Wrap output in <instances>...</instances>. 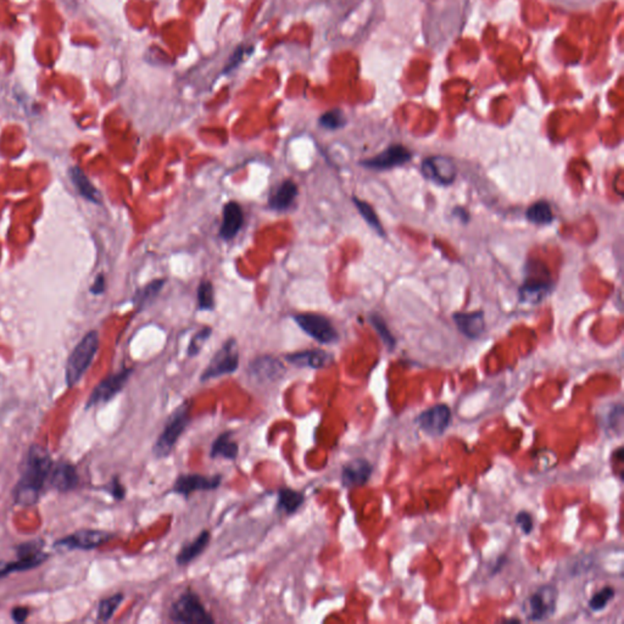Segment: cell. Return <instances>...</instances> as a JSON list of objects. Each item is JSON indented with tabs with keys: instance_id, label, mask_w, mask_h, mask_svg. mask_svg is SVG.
I'll return each mask as SVG.
<instances>
[{
	"instance_id": "obj_1",
	"label": "cell",
	"mask_w": 624,
	"mask_h": 624,
	"mask_svg": "<svg viewBox=\"0 0 624 624\" xmlns=\"http://www.w3.org/2000/svg\"><path fill=\"white\" fill-rule=\"evenodd\" d=\"M53 468L51 458L47 450L33 445L26 460L25 471L16 486L15 500L21 506H32L38 502L40 492L49 478Z\"/></svg>"
},
{
	"instance_id": "obj_2",
	"label": "cell",
	"mask_w": 624,
	"mask_h": 624,
	"mask_svg": "<svg viewBox=\"0 0 624 624\" xmlns=\"http://www.w3.org/2000/svg\"><path fill=\"white\" fill-rule=\"evenodd\" d=\"M189 422H191V403L184 401L168 417L163 433L159 435L158 440L152 449L154 455L158 458L168 456L175 445L177 444L178 439L186 431Z\"/></svg>"
},
{
	"instance_id": "obj_3",
	"label": "cell",
	"mask_w": 624,
	"mask_h": 624,
	"mask_svg": "<svg viewBox=\"0 0 624 624\" xmlns=\"http://www.w3.org/2000/svg\"><path fill=\"white\" fill-rule=\"evenodd\" d=\"M99 348V335L95 330L89 332L74 348L66 366V383L74 387L86 374L92 364Z\"/></svg>"
},
{
	"instance_id": "obj_4",
	"label": "cell",
	"mask_w": 624,
	"mask_h": 624,
	"mask_svg": "<svg viewBox=\"0 0 624 624\" xmlns=\"http://www.w3.org/2000/svg\"><path fill=\"white\" fill-rule=\"evenodd\" d=\"M170 618L176 623H215L197 594L187 591L181 595L171 606Z\"/></svg>"
},
{
	"instance_id": "obj_5",
	"label": "cell",
	"mask_w": 624,
	"mask_h": 624,
	"mask_svg": "<svg viewBox=\"0 0 624 624\" xmlns=\"http://www.w3.org/2000/svg\"><path fill=\"white\" fill-rule=\"evenodd\" d=\"M238 366H239L238 345L236 340L228 339L212 358L207 369H204L200 379L202 382H207L226 374H234Z\"/></svg>"
},
{
	"instance_id": "obj_6",
	"label": "cell",
	"mask_w": 624,
	"mask_h": 624,
	"mask_svg": "<svg viewBox=\"0 0 624 624\" xmlns=\"http://www.w3.org/2000/svg\"><path fill=\"white\" fill-rule=\"evenodd\" d=\"M294 320L306 335L317 340L321 344H330L338 339L335 326L327 317L317 314H299Z\"/></svg>"
},
{
	"instance_id": "obj_7",
	"label": "cell",
	"mask_w": 624,
	"mask_h": 624,
	"mask_svg": "<svg viewBox=\"0 0 624 624\" xmlns=\"http://www.w3.org/2000/svg\"><path fill=\"white\" fill-rule=\"evenodd\" d=\"M557 590L551 585H544L536 590L525 604L527 618L531 621H544L550 618L556 609Z\"/></svg>"
},
{
	"instance_id": "obj_8",
	"label": "cell",
	"mask_w": 624,
	"mask_h": 624,
	"mask_svg": "<svg viewBox=\"0 0 624 624\" xmlns=\"http://www.w3.org/2000/svg\"><path fill=\"white\" fill-rule=\"evenodd\" d=\"M48 559L47 554H43L35 543H29L19 547V559L13 562H0V578L22 570L35 568L43 563Z\"/></svg>"
},
{
	"instance_id": "obj_9",
	"label": "cell",
	"mask_w": 624,
	"mask_h": 624,
	"mask_svg": "<svg viewBox=\"0 0 624 624\" xmlns=\"http://www.w3.org/2000/svg\"><path fill=\"white\" fill-rule=\"evenodd\" d=\"M131 374H132V369H123V371L111 374V376H109L108 378L102 381L98 387L94 389L92 395L89 397L87 408H92L99 403L110 401L113 397H116L122 390Z\"/></svg>"
},
{
	"instance_id": "obj_10",
	"label": "cell",
	"mask_w": 624,
	"mask_h": 624,
	"mask_svg": "<svg viewBox=\"0 0 624 624\" xmlns=\"http://www.w3.org/2000/svg\"><path fill=\"white\" fill-rule=\"evenodd\" d=\"M111 533L104 531H93V529H83L65 536L64 539H60L56 545L66 549H81V550H92L95 547L103 545L113 539Z\"/></svg>"
},
{
	"instance_id": "obj_11",
	"label": "cell",
	"mask_w": 624,
	"mask_h": 624,
	"mask_svg": "<svg viewBox=\"0 0 624 624\" xmlns=\"http://www.w3.org/2000/svg\"><path fill=\"white\" fill-rule=\"evenodd\" d=\"M221 476L207 477L202 474H182L173 484V492L188 497L195 492L216 490L221 486Z\"/></svg>"
},
{
	"instance_id": "obj_12",
	"label": "cell",
	"mask_w": 624,
	"mask_h": 624,
	"mask_svg": "<svg viewBox=\"0 0 624 624\" xmlns=\"http://www.w3.org/2000/svg\"><path fill=\"white\" fill-rule=\"evenodd\" d=\"M451 421V411L447 405H435L423 411L417 417V423L422 431L429 435H440L445 432Z\"/></svg>"
},
{
	"instance_id": "obj_13",
	"label": "cell",
	"mask_w": 624,
	"mask_h": 624,
	"mask_svg": "<svg viewBox=\"0 0 624 624\" xmlns=\"http://www.w3.org/2000/svg\"><path fill=\"white\" fill-rule=\"evenodd\" d=\"M422 173L426 178L439 184H450L456 177L455 163L444 157H432L423 161Z\"/></svg>"
},
{
	"instance_id": "obj_14",
	"label": "cell",
	"mask_w": 624,
	"mask_h": 624,
	"mask_svg": "<svg viewBox=\"0 0 624 624\" xmlns=\"http://www.w3.org/2000/svg\"><path fill=\"white\" fill-rule=\"evenodd\" d=\"M411 160V152L403 145H392L374 158L362 161L365 168L374 170H388L395 166H400Z\"/></svg>"
},
{
	"instance_id": "obj_15",
	"label": "cell",
	"mask_w": 624,
	"mask_h": 624,
	"mask_svg": "<svg viewBox=\"0 0 624 624\" xmlns=\"http://www.w3.org/2000/svg\"><path fill=\"white\" fill-rule=\"evenodd\" d=\"M372 471V465L367 460L355 458L343 467L342 483L345 488L362 487L369 482Z\"/></svg>"
},
{
	"instance_id": "obj_16",
	"label": "cell",
	"mask_w": 624,
	"mask_h": 624,
	"mask_svg": "<svg viewBox=\"0 0 624 624\" xmlns=\"http://www.w3.org/2000/svg\"><path fill=\"white\" fill-rule=\"evenodd\" d=\"M244 225V214L241 205L236 202H227L223 207V220H222L220 236L225 241H231L239 233Z\"/></svg>"
},
{
	"instance_id": "obj_17",
	"label": "cell",
	"mask_w": 624,
	"mask_h": 624,
	"mask_svg": "<svg viewBox=\"0 0 624 624\" xmlns=\"http://www.w3.org/2000/svg\"><path fill=\"white\" fill-rule=\"evenodd\" d=\"M287 361L298 367L309 369H323L332 361V356L323 350H304L287 356Z\"/></svg>"
},
{
	"instance_id": "obj_18",
	"label": "cell",
	"mask_w": 624,
	"mask_h": 624,
	"mask_svg": "<svg viewBox=\"0 0 624 624\" xmlns=\"http://www.w3.org/2000/svg\"><path fill=\"white\" fill-rule=\"evenodd\" d=\"M50 483L60 492H67L77 486L79 476L74 466L61 462L50 472Z\"/></svg>"
},
{
	"instance_id": "obj_19",
	"label": "cell",
	"mask_w": 624,
	"mask_h": 624,
	"mask_svg": "<svg viewBox=\"0 0 624 624\" xmlns=\"http://www.w3.org/2000/svg\"><path fill=\"white\" fill-rule=\"evenodd\" d=\"M296 195H298L296 184L293 181L287 179L285 182L280 183V186L271 193L269 204H270L271 209L283 211L291 207Z\"/></svg>"
},
{
	"instance_id": "obj_20",
	"label": "cell",
	"mask_w": 624,
	"mask_h": 624,
	"mask_svg": "<svg viewBox=\"0 0 624 624\" xmlns=\"http://www.w3.org/2000/svg\"><path fill=\"white\" fill-rule=\"evenodd\" d=\"M454 321L457 328L468 338H478L484 332V315L483 312L455 314Z\"/></svg>"
},
{
	"instance_id": "obj_21",
	"label": "cell",
	"mask_w": 624,
	"mask_h": 624,
	"mask_svg": "<svg viewBox=\"0 0 624 624\" xmlns=\"http://www.w3.org/2000/svg\"><path fill=\"white\" fill-rule=\"evenodd\" d=\"M209 541H210V533L207 531H202L194 541H191L187 545L183 546L182 550L178 552L177 559H176L177 565L187 566L188 563L195 560L207 549Z\"/></svg>"
},
{
	"instance_id": "obj_22",
	"label": "cell",
	"mask_w": 624,
	"mask_h": 624,
	"mask_svg": "<svg viewBox=\"0 0 624 624\" xmlns=\"http://www.w3.org/2000/svg\"><path fill=\"white\" fill-rule=\"evenodd\" d=\"M280 361L272 358H260L251 364V374L260 381H275L283 372Z\"/></svg>"
},
{
	"instance_id": "obj_23",
	"label": "cell",
	"mask_w": 624,
	"mask_h": 624,
	"mask_svg": "<svg viewBox=\"0 0 624 624\" xmlns=\"http://www.w3.org/2000/svg\"><path fill=\"white\" fill-rule=\"evenodd\" d=\"M70 177L74 183V187L77 189V192L86 198L89 202H100V194H99L97 188L94 187L92 182L89 181V178L86 176V173L81 168H72L70 170Z\"/></svg>"
},
{
	"instance_id": "obj_24",
	"label": "cell",
	"mask_w": 624,
	"mask_h": 624,
	"mask_svg": "<svg viewBox=\"0 0 624 624\" xmlns=\"http://www.w3.org/2000/svg\"><path fill=\"white\" fill-rule=\"evenodd\" d=\"M238 452L239 447L236 442L232 440V433L225 432L220 434L212 444L210 455L212 458L222 457L226 460H234L238 456Z\"/></svg>"
},
{
	"instance_id": "obj_25",
	"label": "cell",
	"mask_w": 624,
	"mask_h": 624,
	"mask_svg": "<svg viewBox=\"0 0 624 624\" xmlns=\"http://www.w3.org/2000/svg\"><path fill=\"white\" fill-rule=\"evenodd\" d=\"M304 494L296 492L289 488H282L278 492V510L283 511L287 515H291L299 510L300 506L304 504Z\"/></svg>"
},
{
	"instance_id": "obj_26",
	"label": "cell",
	"mask_w": 624,
	"mask_h": 624,
	"mask_svg": "<svg viewBox=\"0 0 624 624\" xmlns=\"http://www.w3.org/2000/svg\"><path fill=\"white\" fill-rule=\"evenodd\" d=\"M527 217L529 221L536 225H546L550 223L554 218L551 207L546 202H538L533 204L528 210H527Z\"/></svg>"
},
{
	"instance_id": "obj_27",
	"label": "cell",
	"mask_w": 624,
	"mask_h": 624,
	"mask_svg": "<svg viewBox=\"0 0 624 624\" xmlns=\"http://www.w3.org/2000/svg\"><path fill=\"white\" fill-rule=\"evenodd\" d=\"M165 283H166L165 280H152L149 285L139 290L134 298V303L137 305V307L142 309L145 305L149 304L160 293V290L163 289Z\"/></svg>"
},
{
	"instance_id": "obj_28",
	"label": "cell",
	"mask_w": 624,
	"mask_h": 624,
	"mask_svg": "<svg viewBox=\"0 0 624 624\" xmlns=\"http://www.w3.org/2000/svg\"><path fill=\"white\" fill-rule=\"evenodd\" d=\"M354 204L356 205V207H358L360 215L364 217L365 221L367 222L369 226L374 228V231L378 232L379 234L383 236V227L381 225L378 217L376 215V212H374L372 207H371L369 204H367V202H364V200H360L358 198H354Z\"/></svg>"
},
{
	"instance_id": "obj_29",
	"label": "cell",
	"mask_w": 624,
	"mask_h": 624,
	"mask_svg": "<svg viewBox=\"0 0 624 624\" xmlns=\"http://www.w3.org/2000/svg\"><path fill=\"white\" fill-rule=\"evenodd\" d=\"M198 306L200 310H212L215 306L214 287L210 280H202L198 288Z\"/></svg>"
},
{
	"instance_id": "obj_30",
	"label": "cell",
	"mask_w": 624,
	"mask_h": 624,
	"mask_svg": "<svg viewBox=\"0 0 624 624\" xmlns=\"http://www.w3.org/2000/svg\"><path fill=\"white\" fill-rule=\"evenodd\" d=\"M123 601L122 594H116L110 596L108 599L103 600L99 604L98 618L102 622H108L109 619L113 617L115 611L118 609V606Z\"/></svg>"
},
{
	"instance_id": "obj_31",
	"label": "cell",
	"mask_w": 624,
	"mask_h": 624,
	"mask_svg": "<svg viewBox=\"0 0 624 624\" xmlns=\"http://www.w3.org/2000/svg\"><path fill=\"white\" fill-rule=\"evenodd\" d=\"M319 123H320L321 127L330 129V131H335V129L343 127L346 123V120H345L344 113L342 110L335 109V110H330L323 113L321 116Z\"/></svg>"
},
{
	"instance_id": "obj_32",
	"label": "cell",
	"mask_w": 624,
	"mask_h": 624,
	"mask_svg": "<svg viewBox=\"0 0 624 624\" xmlns=\"http://www.w3.org/2000/svg\"><path fill=\"white\" fill-rule=\"evenodd\" d=\"M614 590L609 586H606L604 589L600 590L596 594L590 599L589 607L593 611H601L604 609L611 600L614 599Z\"/></svg>"
},
{
	"instance_id": "obj_33",
	"label": "cell",
	"mask_w": 624,
	"mask_h": 624,
	"mask_svg": "<svg viewBox=\"0 0 624 624\" xmlns=\"http://www.w3.org/2000/svg\"><path fill=\"white\" fill-rule=\"evenodd\" d=\"M211 332L210 327H205V328L199 330L197 335L193 337L191 343H189V346H188V356L194 358V356H197L200 353V350L202 349V345L205 344V342L210 338Z\"/></svg>"
},
{
	"instance_id": "obj_34",
	"label": "cell",
	"mask_w": 624,
	"mask_h": 624,
	"mask_svg": "<svg viewBox=\"0 0 624 624\" xmlns=\"http://www.w3.org/2000/svg\"><path fill=\"white\" fill-rule=\"evenodd\" d=\"M371 322H372L374 328L378 332L379 335L382 337L384 343L392 348L394 345L393 337L389 333V330H387V326L384 325L382 319H379L378 316H374V317L371 319Z\"/></svg>"
},
{
	"instance_id": "obj_35",
	"label": "cell",
	"mask_w": 624,
	"mask_h": 624,
	"mask_svg": "<svg viewBox=\"0 0 624 624\" xmlns=\"http://www.w3.org/2000/svg\"><path fill=\"white\" fill-rule=\"evenodd\" d=\"M516 523L525 534H531V531H533V518L531 513L527 511L520 512L516 516Z\"/></svg>"
},
{
	"instance_id": "obj_36",
	"label": "cell",
	"mask_w": 624,
	"mask_h": 624,
	"mask_svg": "<svg viewBox=\"0 0 624 624\" xmlns=\"http://www.w3.org/2000/svg\"><path fill=\"white\" fill-rule=\"evenodd\" d=\"M29 614H30V611L27 607H15L11 611V617L17 623H22L29 617Z\"/></svg>"
},
{
	"instance_id": "obj_37",
	"label": "cell",
	"mask_w": 624,
	"mask_h": 624,
	"mask_svg": "<svg viewBox=\"0 0 624 624\" xmlns=\"http://www.w3.org/2000/svg\"><path fill=\"white\" fill-rule=\"evenodd\" d=\"M109 490L113 494V497H115V499H123L125 493H126L125 492V488H123L122 486L120 484V482H118V479H113L111 484H110Z\"/></svg>"
},
{
	"instance_id": "obj_38",
	"label": "cell",
	"mask_w": 624,
	"mask_h": 624,
	"mask_svg": "<svg viewBox=\"0 0 624 624\" xmlns=\"http://www.w3.org/2000/svg\"><path fill=\"white\" fill-rule=\"evenodd\" d=\"M104 289H105V280H104L103 275H100L97 277L94 285H92V291L94 294H100V293H103Z\"/></svg>"
}]
</instances>
